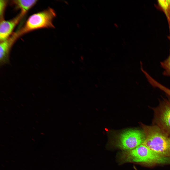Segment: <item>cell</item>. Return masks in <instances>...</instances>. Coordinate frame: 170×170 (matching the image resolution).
<instances>
[{
	"mask_svg": "<svg viewBox=\"0 0 170 170\" xmlns=\"http://www.w3.org/2000/svg\"><path fill=\"white\" fill-rule=\"evenodd\" d=\"M145 138L143 130L130 129L121 133L116 138L114 143L116 147L124 151L134 149L142 144Z\"/></svg>",
	"mask_w": 170,
	"mask_h": 170,
	"instance_id": "4",
	"label": "cell"
},
{
	"mask_svg": "<svg viewBox=\"0 0 170 170\" xmlns=\"http://www.w3.org/2000/svg\"><path fill=\"white\" fill-rule=\"evenodd\" d=\"M169 29L170 40V27H169ZM161 63L166 73L170 75V55L168 58Z\"/></svg>",
	"mask_w": 170,
	"mask_h": 170,
	"instance_id": "9",
	"label": "cell"
},
{
	"mask_svg": "<svg viewBox=\"0 0 170 170\" xmlns=\"http://www.w3.org/2000/svg\"><path fill=\"white\" fill-rule=\"evenodd\" d=\"M25 14L21 12L17 16L9 20H0V42L9 38L14 29Z\"/></svg>",
	"mask_w": 170,
	"mask_h": 170,
	"instance_id": "6",
	"label": "cell"
},
{
	"mask_svg": "<svg viewBox=\"0 0 170 170\" xmlns=\"http://www.w3.org/2000/svg\"><path fill=\"white\" fill-rule=\"evenodd\" d=\"M120 159L122 163L132 162L151 166L170 164V157L162 156L143 144L121 152Z\"/></svg>",
	"mask_w": 170,
	"mask_h": 170,
	"instance_id": "1",
	"label": "cell"
},
{
	"mask_svg": "<svg viewBox=\"0 0 170 170\" xmlns=\"http://www.w3.org/2000/svg\"><path fill=\"white\" fill-rule=\"evenodd\" d=\"M159 88L164 92L170 97V89L162 84L159 86Z\"/></svg>",
	"mask_w": 170,
	"mask_h": 170,
	"instance_id": "11",
	"label": "cell"
},
{
	"mask_svg": "<svg viewBox=\"0 0 170 170\" xmlns=\"http://www.w3.org/2000/svg\"><path fill=\"white\" fill-rule=\"evenodd\" d=\"M7 0H0V20L3 19L4 12L7 3Z\"/></svg>",
	"mask_w": 170,
	"mask_h": 170,
	"instance_id": "10",
	"label": "cell"
},
{
	"mask_svg": "<svg viewBox=\"0 0 170 170\" xmlns=\"http://www.w3.org/2000/svg\"><path fill=\"white\" fill-rule=\"evenodd\" d=\"M154 112V125L170 136V100L161 102Z\"/></svg>",
	"mask_w": 170,
	"mask_h": 170,
	"instance_id": "5",
	"label": "cell"
},
{
	"mask_svg": "<svg viewBox=\"0 0 170 170\" xmlns=\"http://www.w3.org/2000/svg\"><path fill=\"white\" fill-rule=\"evenodd\" d=\"M141 126L145 136L142 144L162 156L170 157V136L156 125Z\"/></svg>",
	"mask_w": 170,
	"mask_h": 170,
	"instance_id": "2",
	"label": "cell"
},
{
	"mask_svg": "<svg viewBox=\"0 0 170 170\" xmlns=\"http://www.w3.org/2000/svg\"><path fill=\"white\" fill-rule=\"evenodd\" d=\"M56 15L55 11L50 8L34 13L29 17L24 26L14 33L13 35L17 39L34 30L41 28H54L53 21Z\"/></svg>",
	"mask_w": 170,
	"mask_h": 170,
	"instance_id": "3",
	"label": "cell"
},
{
	"mask_svg": "<svg viewBox=\"0 0 170 170\" xmlns=\"http://www.w3.org/2000/svg\"><path fill=\"white\" fill-rule=\"evenodd\" d=\"M169 1L170 5V0H169Z\"/></svg>",
	"mask_w": 170,
	"mask_h": 170,
	"instance_id": "12",
	"label": "cell"
},
{
	"mask_svg": "<svg viewBox=\"0 0 170 170\" xmlns=\"http://www.w3.org/2000/svg\"><path fill=\"white\" fill-rule=\"evenodd\" d=\"M14 43L10 37L0 42V64L1 66L9 62V52Z\"/></svg>",
	"mask_w": 170,
	"mask_h": 170,
	"instance_id": "7",
	"label": "cell"
},
{
	"mask_svg": "<svg viewBox=\"0 0 170 170\" xmlns=\"http://www.w3.org/2000/svg\"><path fill=\"white\" fill-rule=\"evenodd\" d=\"M37 1L36 0H16L12 3L21 10V12L25 14Z\"/></svg>",
	"mask_w": 170,
	"mask_h": 170,
	"instance_id": "8",
	"label": "cell"
}]
</instances>
